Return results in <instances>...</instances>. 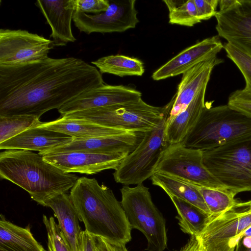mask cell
Returning <instances> with one entry per match:
<instances>
[{
	"label": "cell",
	"mask_w": 251,
	"mask_h": 251,
	"mask_svg": "<svg viewBox=\"0 0 251 251\" xmlns=\"http://www.w3.org/2000/svg\"><path fill=\"white\" fill-rule=\"evenodd\" d=\"M104 83L95 66L74 57L0 65V116L40 118Z\"/></svg>",
	"instance_id": "6da1fadb"
},
{
	"label": "cell",
	"mask_w": 251,
	"mask_h": 251,
	"mask_svg": "<svg viewBox=\"0 0 251 251\" xmlns=\"http://www.w3.org/2000/svg\"><path fill=\"white\" fill-rule=\"evenodd\" d=\"M70 196L85 230L114 243L126 245L131 240L132 228L121 202L113 191L96 179L79 177Z\"/></svg>",
	"instance_id": "7a4b0ae2"
},
{
	"label": "cell",
	"mask_w": 251,
	"mask_h": 251,
	"mask_svg": "<svg viewBox=\"0 0 251 251\" xmlns=\"http://www.w3.org/2000/svg\"><path fill=\"white\" fill-rule=\"evenodd\" d=\"M0 177L25 190L43 206L50 199L71 189L79 178L48 162L39 153L19 149L0 152Z\"/></svg>",
	"instance_id": "3957f363"
},
{
	"label": "cell",
	"mask_w": 251,
	"mask_h": 251,
	"mask_svg": "<svg viewBox=\"0 0 251 251\" xmlns=\"http://www.w3.org/2000/svg\"><path fill=\"white\" fill-rule=\"evenodd\" d=\"M251 138V118L227 104L205 103L195 126L182 141L185 147L201 151Z\"/></svg>",
	"instance_id": "277c9868"
},
{
	"label": "cell",
	"mask_w": 251,
	"mask_h": 251,
	"mask_svg": "<svg viewBox=\"0 0 251 251\" xmlns=\"http://www.w3.org/2000/svg\"><path fill=\"white\" fill-rule=\"evenodd\" d=\"M175 99V95L165 106L156 107L141 98L129 102L73 112L62 117L126 131L146 132L156 127L170 113Z\"/></svg>",
	"instance_id": "5b68a950"
},
{
	"label": "cell",
	"mask_w": 251,
	"mask_h": 251,
	"mask_svg": "<svg viewBox=\"0 0 251 251\" xmlns=\"http://www.w3.org/2000/svg\"><path fill=\"white\" fill-rule=\"evenodd\" d=\"M209 172L235 196L251 192V138L202 151Z\"/></svg>",
	"instance_id": "8992f818"
},
{
	"label": "cell",
	"mask_w": 251,
	"mask_h": 251,
	"mask_svg": "<svg viewBox=\"0 0 251 251\" xmlns=\"http://www.w3.org/2000/svg\"><path fill=\"white\" fill-rule=\"evenodd\" d=\"M122 207L132 228L146 237L148 251H164L167 247L166 221L143 183L121 189Z\"/></svg>",
	"instance_id": "52a82bcc"
},
{
	"label": "cell",
	"mask_w": 251,
	"mask_h": 251,
	"mask_svg": "<svg viewBox=\"0 0 251 251\" xmlns=\"http://www.w3.org/2000/svg\"><path fill=\"white\" fill-rule=\"evenodd\" d=\"M169 114L165 116L156 127L145 132L136 148L122 160L113 173L117 183L137 185L154 173L161 155L169 145L165 134Z\"/></svg>",
	"instance_id": "ba28073f"
},
{
	"label": "cell",
	"mask_w": 251,
	"mask_h": 251,
	"mask_svg": "<svg viewBox=\"0 0 251 251\" xmlns=\"http://www.w3.org/2000/svg\"><path fill=\"white\" fill-rule=\"evenodd\" d=\"M251 226V200L237 201L231 208L208 217L197 238L203 251H234L242 234Z\"/></svg>",
	"instance_id": "9c48e42d"
},
{
	"label": "cell",
	"mask_w": 251,
	"mask_h": 251,
	"mask_svg": "<svg viewBox=\"0 0 251 251\" xmlns=\"http://www.w3.org/2000/svg\"><path fill=\"white\" fill-rule=\"evenodd\" d=\"M155 172L198 186L227 189L205 167L202 151L186 148L181 143L168 145L161 155Z\"/></svg>",
	"instance_id": "30bf717a"
},
{
	"label": "cell",
	"mask_w": 251,
	"mask_h": 251,
	"mask_svg": "<svg viewBox=\"0 0 251 251\" xmlns=\"http://www.w3.org/2000/svg\"><path fill=\"white\" fill-rule=\"evenodd\" d=\"M107 9L98 14L74 11L73 20L76 27L87 34L122 32L134 28L139 22L135 0H111Z\"/></svg>",
	"instance_id": "8fae6325"
},
{
	"label": "cell",
	"mask_w": 251,
	"mask_h": 251,
	"mask_svg": "<svg viewBox=\"0 0 251 251\" xmlns=\"http://www.w3.org/2000/svg\"><path fill=\"white\" fill-rule=\"evenodd\" d=\"M51 40L25 30L0 29V65L22 64L48 57Z\"/></svg>",
	"instance_id": "7c38bea8"
},
{
	"label": "cell",
	"mask_w": 251,
	"mask_h": 251,
	"mask_svg": "<svg viewBox=\"0 0 251 251\" xmlns=\"http://www.w3.org/2000/svg\"><path fill=\"white\" fill-rule=\"evenodd\" d=\"M215 17L218 35L251 55V0H235Z\"/></svg>",
	"instance_id": "4fadbf2b"
},
{
	"label": "cell",
	"mask_w": 251,
	"mask_h": 251,
	"mask_svg": "<svg viewBox=\"0 0 251 251\" xmlns=\"http://www.w3.org/2000/svg\"><path fill=\"white\" fill-rule=\"evenodd\" d=\"M127 155L70 151L42 155L45 160L66 173L94 175L106 170H115Z\"/></svg>",
	"instance_id": "5bb4252c"
},
{
	"label": "cell",
	"mask_w": 251,
	"mask_h": 251,
	"mask_svg": "<svg viewBox=\"0 0 251 251\" xmlns=\"http://www.w3.org/2000/svg\"><path fill=\"white\" fill-rule=\"evenodd\" d=\"M141 96L140 91L132 87L104 83L81 94L64 104L58 111L62 117L77 111L133 101Z\"/></svg>",
	"instance_id": "9a60e30c"
},
{
	"label": "cell",
	"mask_w": 251,
	"mask_h": 251,
	"mask_svg": "<svg viewBox=\"0 0 251 251\" xmlns=\"http://www.w3.org/2000/svg\"><path fill=\"white\" fill-rule=\"evenodd\" d=\"M145 132L129 131L123 134L97 137L73 139L64 145L55 148L41 155L70 151H80L100 154L132 152L144 138Z\"/></svg>",
	"instance_id": "2e32d148"
},
{
	"label": "cell",
	"mask_w": 251,
	"mask_h": 251,
	"mask_svg": "<svg viewBox=\"0 0 251 251\" xmlns=\"http://www.w3.org/2000/svg\"><path fill=\"white\" fill-rule=\"evenodd\" d=\"M223 48L218 35L205 38L169 60L152 74V78L160 80L182 74L196 64L217 56Z\"/></svg>",
	"instance_id": "e0dca14e"
},
{
	"label": "cell",
	"mask_w": 251,
	"mask_h": 251,
	"mask_svg": "<svg viewBox=\"0 0 251 251\" xmlns=\"http://www.w3.org/2000/svg\"><path fill=\"white\" fill-rule=\"evenodd\" d=\"M223 62L216 56L196 64L182 74L167 123L188 106L201 88L208 84L214 67Z\"/></svg>",
	"instance_id": "ac0fdd59"
},
{
	"label": "cell",
	"mask_w": 251,
	"mask_h": 251,
	"mask_svg": "<svg viewBox=\"0 0 251 251\" xmlns=\"http://www.w3.org/2000/svg\"><path fill=\"white\" fill-rule=\"evenodd\" d=\"M35 4L51 29L50 37L53 47L64 46L76 40L71 27L75 11L74 0H38Z\"/></svg>",
	"instance_id": "d6986e66"
},
{
	"label": "cell",
	"mask_w": 251,
	"mask_h": 251,
	"mask_svg": "<svg viewBox=\"0 0 251 251\" xmlns=\"http://www.w3.org/2000/svg\"><path fill=\"white\" fill-rule=\"evenodd\" d=\"M73 138L65 134L38 126L0 143V149H19L44 153L70 142Z\"/></svg>",
	"instance_id": "ffe728a7"
},
{
	"label": "cell",
	"mask_w": 251,
	"mask_h": 251,
	"mask_svg": "<svg viewBox=\"0 0 251 251\" xmlns=\"http://www.w3.org/2000/svg\"><path fill=\"white\" fill-rule=\"evenodd\" d=\"M44 206L50 208L71 251H80L82 231L77 211L67 193H61L47 201Z\"/></svg>",
	"instance_id": "44dd1931"
},
{
	"label": "cell",
	"mask_w": 251,
	"mask_h": 251,
	"mask_svg": "<svg viewBox=\"0 0 251 251\" xmlns=\"http://www.w3.org/2000/svg\"><path fill=\"white\" fill-rule=\"evenodd\" d=\"M207 84L199 91L188 106L167 123L165 138L168 144L179 143L195 126L205 106Z\"/></svg>",
	"instance_id": "7402d4cb"
},
{
	"label": "cell",
	"mask_w": 251,
	"mask_h": 251,
	"mask_svg": "<svg viewBox=\"0 0 251 251\" xmlns=\"http://www.w3.org/2000/svg\"><path fill=\"white\" fill-rule=\"evenodd\" d=\"M37 126L47 129L55 131L72 137L83 139L125 133L126 131L79 121L61 117L56 120L40 122Z\"/></svg>",
	"instance_id": "603a6c76"
},
{
	"label": "cell",
	"mask_w": 251,
	"mask_h": 251,
	"mask_svg": "<svg viewBox=\"0 0 251 251\" xmlns=\"http://www.w3.org/2000/svg\"><path fill=\"white\" fill-rule=\"evenodd\" d=\"M0 248L7 251H46L30 231L29 226L22 227L0 216Z\"/></svg>",
	"instance_id": "cb8c5ba5"
},
{
	"label": "cell",
	"mask_w": 251,
	"mask_h": 251,
	"mask_svg": "<svg viewBox=\"0 0 251 251\" xmlns=\"http://www.w3.org/2000/svg\"><path fill=\"white\" fill-rule=\"evenodd\" d=\"M152 184L162 188L168 195H173L194 205L209 217L211 216L197 185L175 177L154 172L151 177Z\"/></svg>",
	"instance_id": "d4e9b609"
},
{
	"label": "cell",
	"mask_w": 251,
	"mask_h": 251,
	"mask_svg": "<svg viewBox=\"0 0 251 251\" xmlns=\"http://www.w3.org/2000/svg\"><path fill=\"white\" fill-rule=\"evenodd\" d=\"M177 211L176 218L181 230L198 237L202 231L209 217L192 203L173 195H168Z\"/></svg>",
	"instance_id": "484cf974"
},
{
	"label": "cell",
	"mask_w": 251,
	"mask_h": 251,
	"mask_svg": "<svg viewBox=\"0 0 251 251\" xmlns=\"http://www.w3.org/2000/svg\"><path fill=\"white\" fill-rule=\"evenodd\" d=\"M102 74L107 73L120 77L142 76L145 72L143 63L139 59L124 55H111L92 61Z\"/></svg>",
	"instance_id": "4316f807"
},
{
	"label": "cell",
	"mask_w": 251,
	"mask_h": 251,
	"mask_svg": "<svg viewBox=\"0 0 251 251\" xmlns=\"http://www.w3.org/2000/svg\"><path fill=\"white\" fill-rule=\"evenodd\" d=\"M211 216L216 217L231 208L237 203L235 195L228 189H221L197 185Z\"/></svg>",
	"instance_id": "83f0119b"
},
{
	"label": "cell",
	"mask_w": 251,
	"mask_h": 251,
	"mask_svg": "<svg viewBox=\"0 0 251 251\" xmlns=\"http://www.w3.org/2000/svg\"><path fill=\"white\" fill-rule=\"evenodd\" d=\"M169 10V23L193 26L201 22L197 15L194 0H163Z\"/></svg>",
	"instance_id": "f1b7e54d"
},
{
	"label": "cell",
	"mask_w": 251,
	"mask_h": 251,
	"mask_svg": "<svg viewBox=\"0 0 251 251\" xmlns=\"http://www.w3.org/2000/svg\"><path fill=\"white\" fill-rule=\"evenodd\" d=\"M39 119L26 115L0 116V143L37 125Z\"/></svg>",
	"instance_id": "f546056e"
},
{
	"label": "cell",
	"mask_w": 251,
	"mask_h": 251,
	"mask_svg": "<svg viewBox=\"0 0 251 251\" xmlns=\"http://www.w3.org/2000/svg\"><path fill=\"white\" fill-rule=\"evenodd\" d=\"M223 45L227 57L236 65L244 77L246 85L244 89L251 92V55L229 43Z\"/></svg>",
	"instance_id": "4dcf8cb0"
},
{
	"label": "cell",
	"mask_w": 251,
	"mask_h": 251,
	"mask_svg": "<svg viewBox=\"0 0 251 251\" xmlns=\"http://www.w3.org/2000/svg\"><path fill=\"white\" fill-rule=\"evenodd\" d=\"M43 222L47 232V251H71L54 218L44 215Z\"/></svg>",
	"instance_id": "1f68e13d"
},
{
	"label": "cell",
	"mask_w": 251,
	"mask_h": 251,
	"mask_svg": "<svg viewBox=\"0 0 251 251\" xmlns=\"http://www.w3.org/2000/svg\"><path fill=\"white\" fill-rule=\"evenodd\" d=\"M227 104L251 118V92L244 88L234 91L228 97Z\"/></svg>",
	"instance_id": "d6a6232c"
},
{
	"label": "cell",
	"mask_w": 251,
	"mask_h": 251,
	"mask_svg": "<svg viewBox=\"0 0 251 251\" xmlns=\"http://www.w3.org/2000/svg\"><path fill=\"white\" fill-rule=\"evenodd\" d=\"M108 0H74L75 11L98 14L105 11L109 6Z\"/></svg>",
	"instance_id": "836d02e7"
},
{
	"label": "cell",
	"mask_w": 251,
	"mask_h": 251,
	"mask_svg": "<svg viewBox=\"0 0 251 251\" xmlns=\"http://www.w3.org/2000/svg\"><path fill=\"white\" fill-rule=\"evenodd\" d=\"M219 2V0H194L199 20H207L215 16Z\"/></svg>",
	"instance_id": "e575fe53"
},
{
	"label": "cell",
	"mask_w": 251,
	"mask_h": 251,
	"mask_svg": "<svg viewBox=\"0 0 251 251\" xmlns=\"http://www.w3.org/2000/svg\"><path fill=\"white\" fill-rule=\"evenodd\" d=\"M93 237L95 251H128L125 244L111 243L99 236Z\"/></svg>",
	"instance_id": "d590c367"
},
{
	"label": "cell",
	"mask_w": 251,
	"mask_h": 251,
	"mask_svg": "<svg viewBox=\"0 0 251 251\" xmlns=\"http://www.w3.org/2000/svg\"><path fill=\"white\" fill-rule=\"evenodd\" d=\"M80 251H95L93 237L85 230L81 234Z\"/></svg>",
	"instance_id": "8d00e7d4"
},
{
	"label": "cell",
	"mask_w": 251,
	"mask_h": 251,
	"mask_svg": "<svg viewBox=\"0 0 251 251\" xmlns=\"http://www.w3.org/2000/svg\"><path fill=\"white\" fill-rule=\"evenodd\" d=\"M184 251H202L197 238L191 236L187 243L182 248Z\"/></svg>",
	"instance_id": "74e56055"
},
{
	"label": "cell",
	"mask_w": 251,
	"mask_h": 251,
	"mask_svg": "<svg viewBox=\"0 0 251 251\" xmlns=\"http://www.w3.org/2000/svg\"><path fill=\"white\" fill-rule=\"evenodd\" d=\"M235 0H219V11L225 10L230 7L235 2Z\"/></svg>",
	"instance_id": "f35d334b"
},
{
	"label": "cell",
	"mask_w": 251,
	"mask_h": 251,
	"mask_svg": "<svg viewBox=\"0 0 251 251\" xmlns=\"http://www.w3.org/2000/svg\"><path fill=\"white\" fill-rule=\"evenodd\" d=\"M234 251H251V246H246L238 242L235 247Z\"/></svg>",
	"instance_id": "ab89813d"
},
{
	"label": "cell",
	"mask_w": 251,
	"mask_h": 251,
	"mask_svg": "<svg viewBox=\"0 0 251 251\" xmlns=\"http://www.w3.org/2000/svg\"><path fill=\"white\" fill-rule=\"evenodd\" d=\"M0 251H6V250H4V249H0Z\"/></svg>",
	"instance_id": "60d3db41"
},
{
	"label": "cell",
	"mask_w": 251,
	"mask_h": 251,
	"mask_svg": "<svg viewBox=\"0 0 251 251\" xmlns=\"http://www.w3.org/2000/svg\"><path fill=\"white\" fill-rule=\"evenodd\" d=\"M180 251H184L182 249Z\"/></svg>",
	"instance_id": "b9f144b4"
},
{
	"label": "cell",
	"mask_w": 251,
	"mask_h": 251,
	"mask_svg": "<svg viewBox=\"0 0 251 251\" xmlns=\"http://www.w3.org/2000/svg\"></svg>",
	"instance_id": "7bdbcfd3"
}]
</instances>
